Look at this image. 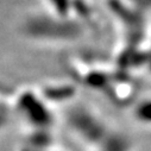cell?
Masks as SVG:
<instances>
[{
	"mask_svg": "<svg viewBox=\"0 0 151 151\" xmlns=\"http://www.w3.org/2000/svg\"><path fill=\"white\" fill-rule=\"evenodd\" d=\"M134 120L143 125L151 127V95L143 96L133 108Z\"/></svg>",
	"mask_w": 151,
	"mask_h": 151,
	"instance_id": "1",
	"label": "cell"
}]
</instances>
